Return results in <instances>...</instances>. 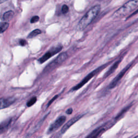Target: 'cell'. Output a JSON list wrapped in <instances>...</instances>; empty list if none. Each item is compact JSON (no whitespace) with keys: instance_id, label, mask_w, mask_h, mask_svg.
Returning <instances> with one entry per match:
<instances>
[{"instance_id":"ac0fdd59","label":"cell","mask_w":138,"mask_h":138,"mask_svg":"<svg viewBox=\"0 0 138 138\" xmlns=\"http://www.w3.org/2000/svg\"><path fill=\"white\" fill-rule=\"evenodd\" d=\"M69 7L66 4L63 5V7L62 8V11L63 12V14H66V13L69 11Z\"/></svg>"},{"instance_id":"277c9868","label":"cell","mask_w":138,"mask_h":138,"mask_svg":"<svg viewBox=\"0 0 138 138\" xmlns=\"http://www.w3.org/2000/svg\"><path fill=\"white\" fill-rule=\"evenodd\" d=\"M62 49V46L61 45H58L56 46V47L53 48L51 49L50 50L48 51L44 55L40 58L38 60V62L41 64H42L44 62H46L48 59H49L52 56H53L54 54L58 53L59 51H61Z\"/></svg>"},{"instance_id":"d6986e66","label":"cell","mask_w":138,"mask_h":138,"mask_svg":"<svg viewBox=\"0 0 138 138\" xmlns=\"http://www.w3.org/2000/svg\"><path fill=\"white\" fill-rule=\"evenodd\" d=\"M39 19H40V17H39L38 16H33L32 17V19H31L30 20V22L31 23H34L38 21Z\"/></svg>"},{"instance_id":"3957f363","label":"cell","mask_w":138,"mask_h":138,"mask_svg":"<svg viewBox=\"0 0 138 138\" xmlns=\"http://www.w3.org/2000/svg\"><path fill=\"white\" fill-rule=\"evenodd\" d=\"M105 66V65H104L103 66H100L99 67H98V68L96 69V70H95L94 71H93L92 72H91V73H90L88 75H87L86 76L84 79H83L81 82H80L78 84H77V85H75V86H74V87L72 88V91H76L77 90L79 89L81 87H82L83 86H84L85 84H86V83L89 81V80L93 78V77H94L95 75L99 72L101 70H102L104 67Z\"/></svg>"},{"instance_id":"8fae6325","label":"cell","mask_w":138,"mask_h":138,"mask_svg":"<svg viewBox=\"0 0 138 138\" xmlns=\"http://www.w3.org/2000/svg\"><path fill=\"white\" fill-rule=\"evenodd\" d=\"M120 62H121L120 60H119V61L115 62V63H114L113 65L110 67V69H109L108 71L106 72V74H105V75H104V77L106 78L107 77L109 76V75H110V74H112V73L117 69V67H118L119 64H120Z\"/></svg>"},{"instance_id":"6da1fadb","label":"cell","mask_w":138,"mask_h":138,"mask_svg":"<svg viewBox=\"0 0 138 138\" xmlns=\"http://www.w3.org/2000/svg\"><path fill=\"white\" fill-rule=\"evenodd\" d=\"M100 10V6L99 5H97L91 8L79 22L77 25V29L81 31L86 28L97 17Z\"/></svg>"},{"instance_id":"7a4b0ae2","label":"cell","mask_w":138,"mask_h":138,"mask_svg":"<svg viewBox=\"0 0 138 138\" xmlns=\"http://www.w3.org/2000/svg\"><path fill=\"white\" fill-rule=\"evenodd\" d=\"M138 7V0H129L114 12V18H121L133 11Z\"/></svg>"},{"instance_id":"4fadbf2b","label":"cell","mask_w":138,"mask_h":138,"mask_svg":"<svg viewBox=\"0 0 138 138\" xmlns=\"http://www.w3.org/2000/svg\"><path fill=\"white\" fill-rule=\"evenodd\" d=\"M14 16V12L12 10L7 11L3 15V20L5 21H9Z\"/></svg>"},{"instance_id":"30bf717a","label":"cell","mask_w":138,"mask_h":138,"mask_svg":"<svg viewBox=\"0 0 138 138\" xmlns=\"http://www.w3.org/2000/svg\"><path fill=\"white\" fill-rule=\"evenodd\" d=\"M105 129L103 127H99L98 128L95 129L92 132H91L90 135H88L87 137L88 138H96L101 134L103 132L105 131Z\"/></svg>"},{"instance_id":"7c38bea8","label":"cell","mask_w":138,"mask_h":138,"mask_svg":"<svg viewBox=\"0 0 138 138\" xmlns=\"http://www.w3.org/2000/svg\"><path fill=\"white\" fill-rule=\"evenodd\" d=\"M11 119H9L7 120L4 121L2 122L1 124H0V133L4 132L8 128V127L10 125V123H11Z\"/></svg>"},{"instance_id":"2e32d148","label":"cell","mask_w":138,"mask_h":138,"mask_svg":"<svg viewBox=\"0 0 138 138\" xmlns=\"http://www.w3.org/2000/svg\"><path fill=\"white\" fill-rule=\"evenodd\" d=\"M131 105H129V106H127L126 107L124 108L123 109V110H122L119 113V114H118V115H117V116L116 117V119H118V118H119L120 117H121L127 111H128V109H129L130 107H131Z\"/></svg>"},{"instance_id":"e0dca14e","label":"cell","mask_w":138,"mask_h":138,"mask_svg":"<svg viewBox=\"0 0 138 138\" xmlns=\"http://www.w3.org/2000/svg\"><path fill=\"white\" fill-rule=\"evenodd\" d=\"M36 101H37V98L35 97L32 98L27 103V106H28V107H30V106H32L33 104H34L36 102Z\"/></svg>"},{"instance_id":"603a6c76","label":"cell","mask_w":138,"mask_h":138,"mask_svg":"<svg viewBox=\"0 0 138 138\" xmlns=\"http://www.w3.org/2000/svg\"><path fill=\"white\" fill-rule=\"evenodd\" d=\"M8 1V0H0V3H3V2H6Z\"/></svg>"},{"instance_id":"8992f818","label":"cell","mask_w":138,"mask_h":138,"mask_svg":"<svg viewBox=\"0 0 138 138\" xmlns=\"http://www.w3.org/2000/svg\"><path fill=\"white\" fill-rule=\"evenodd\" d=\"M66 117L65 116H61L57 119L51 125L48 129V133L50 134L51 133L56 131V130L59 128L62 125H63L66 120Z\"/></svg>"},{"instance_id":"9c48e42d","label":"cell","mask_w":138,"mask_h":138,"mask_svg":"<svg viewBox=\"0 0 138 138\" xmlns=\"http://www.w3.org/2000/svg\"><path fill=\"white\" fill-rule=\"evenodd\" d=\"M82 117V116H78L77 117H75L74 118L71 119V120H70L67 122L63 127H62V128L61 131V133L63 134L72 125H74L75 122H76L80 118H81Z\"/></svg>"},{"instance_id":"ba28073f","label":"cell","mask_w":138,"mask_h":138,"mask_svg":"<svg viewBox=\"0 0 138 138\" xmlns=\"http://www.w3.org/2000/svg\"><path fill=\"white\" fill-rule=\"evenodd\" d=\"M15 99L13 97L0 99V110L7 108L14 103Z\"/></svg>"},{"instance_id":"9a60e30c","label":"cell","mask_w":138,"mask_h":138,"mask_svg":"<svg viewBox=\"0 0 138 138\" xmlns=\"http://www.w3.org/2000/svg\"><path fill=\"white\" fill-rule=\"evenodd\" d=\"M41 31L40 29H35L34 30H33L32 32H30L29 33V35H28V37L30 38H32L36 37L37 35H40V33H41Z\"/></svg>"},{"instance_id":"52a82bcc","label":"cell","mask_w":138,"mask_h":138,"mask_svg":"<svg viewBox=\"0 0 138 138\" xmlns=\"http://www.w3.org/2000/svg\"><path fill=\"white\" fill-rule=\"evenodd\" d=\"M131 65H132V64H129L128 66H127L125 67V68L122 70L118 75H117L116 77L113 80V81L111 82L110 85H109V88H113L116 87V86L117 85V84H118V83L121 79L123 77L125 74H126V72L128 71V70L130 68V67L131 66Z\"/></svg>"},{"instance_id":"5bb4252c","label":"cell","mask_w":138,"mask_h":138,"mask_svg":"<svg viewBox=\"0 0 138 138\" xmlns=\"http://www.w3.org/2000/svg\"><path fill=\"white\" fill-rule=\"evenodd\" d=\"M9 26V23L7 22H2L0 23V33L4 32L8 28Z\"/></svg>"},{"instance_id":"7402d4cb","label":"cell","mask_w":138,"mask_h":138,"mask_svg":"<svg viewBox=\"0 0 138 138\" xmlns=\"http://www.w3.org/2000/svg\"><path fill=\"white\" fill-rule=\"evenodd\" d=\"M72 112H73L72 108H70L69 109H67L66 112V113L67 114H71L72 113Z\"/></svg>"},{"instance_id":"44dd1931","label":"cell","mask_w":138,"mask_h":138,"mask_svg":"<svg viewBox=\"0 0 138 138\" xmlns=\"http://www.w3.org/2000/svg\"><path fill=\"white\" fill-rule=\"evenodd\" d=\"M27 41H26L25 40H21L20 41V45L22 46H25L26 44H27Z\"/></svg>"},{"instance_id":"cb8c5ba5","label":"cell","mask_w":138,"mask_h":138,"mask_svg":"<svg viewBox=\"0 0 138 138\" xmlns=\"http://www.w3.org/2000/svg\"><path fill=\"white\" fill-rule=\"evenodd\" d=\"M137 12H138V10H137V11H135V12H134L133 13V14H132V15H134V14H137Z\"/></svg>"},{"instance_id":"ffe728a7","label":"cell","mask_w":138,"mask_h":138,"mask_svg":"<svg viewBox=\"0 0 138 138\" xmlns=\"http://www.w3.org/2000/svg\"><path fill=\"white\" fill-rule=\"evenodd\" d=\"M58 95H56V96H54V97L53 98V99H52L48 103V105H47V107H49V106H50V105H51V104L52 103H53V101L56 99H57V98H58Z\"/></svg>"},{"instance_id":"5b68a950","label":"cell","mask_w":138,"mask_h":138,"mask_svg":"<svg viewBox=\"0 0 138 138\" xmlns=\"http://www.w3.org/2000/svg\"><path fill=\"white\" fill-rule=\"evenodd\" d=\"M67 57V54L66 53H61L57 58L54 60V61L49 65L45 69L46 70H49L53 69L57 66L59 65L65 61Z\"/></svg>"}]
</instances>
